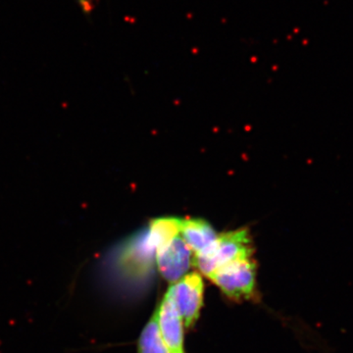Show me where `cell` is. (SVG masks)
I'll use <instances>...</instances> for the list:
<instances>
[{
  "label": "cell",
  "instance_id": "obj_1",
  "mask_svg": "<svg viewBox=\"0 0 353 353\" xmlns=\"http://www.w3.org/2000/svg\"><path fill=\"white\" fill-rule=\"evenodd\" d=\"M252 241L245 229L219 234L217 241L206 254L192 257V265L206 277L223 265L241 259H250Z\"/></svg>",
  "mask_w": 353,
  "mask_h": 353
},
{
  "label": "cell",
  "instance_id": "obj_2",
  "mask_svg": "<svg viewBox=\"0 0 353 353\" xmlns=\"http://www.w3.org/2000/svg\"><path fill=\"white\" fill-rule=\"evenodd\" d=\"M229 299H250L255 294L256 267L250 259L229 262L208 277Z\"/></svg>",
  "mask_w": 353,
  "mask_h": 353
},
{
  "label": "cell",
  "instance_id": "obj_3",
  "mask_svg": "<svg viewBox=\"0 0 353 353\" xmlns=\"http://www.w3.org/2000/svg\"><path fill=\"white\" fill-rule=\"evenodd\" d=\"M203 292V280L197 273L187 274L167 290L182 316L185 328L194 326L201 314Z\"/></svg>",
  "mask_w": 353,
  "mask_h": 353
},
{
  "label": "cell",
  "instance_id": "obj_4",
  "mask_svg": "<svg viewBox=\"0 0 353 353\" xmlns=\"http://www.w3.org/2000/svg\"><path fill=\"white\" fill-rule=\"evenodd\" d=\"M192 257V250L181 234L158 245L155 250L158 271L171 284L187 275Z\"/></svg>",
  "mask_w": 353,
  "mask_h": 353
},
{
  "label": "cell",
  "instance_id": "obj_5",
  "mask_svg": "<svg viewBox=\"0 0 353 353\" xmlns=\"http://www.w3.org/2000/svg\"><path fill=\"white\" fill-rule=\"evenodd\" d=\"M158 326L170 353H183V320L173 299L166 292L157 306Z\"/></svg>",
  "mask_w": 353,
  "mask_h": 353
},
{
  "label": "cell",
  "instance_id": "obj_6",
  "mask_svg": "<svg viewBox=\"0 0 353 353\" xmlns=\"http://www.w3.org/2000/svg\"><path fill=\"white\" fill-rule=\"evenodd\" d=\"M180 234L194 256L206 254L219 236L209 223L199 219L181 220Z\"/></svg>",
  "mask_w": 353,
  "mask_h": 353
},
{
  "label": "cell",
  "instance_id": "obj_7",
  "mask_svg": "<svg viewBox=\"0 0 353 353\" xmlns=\"http://www.w3.org/2000/svg\"><path fill=\"white\" fill-rule=\"evenodd\" d=\"M139 353H170L160 334L157 307L139 336Z\"/></svg>",
  "mask_w": 353,
  "mask_h": 353
}]
</instances>
